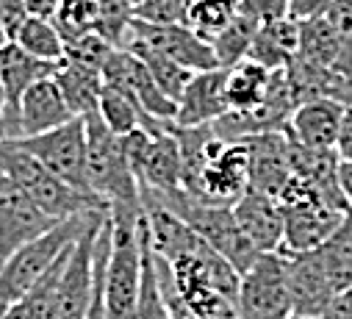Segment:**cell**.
I'll return each instance as SVG.
<instances>
[{"instance_id":"1","label":"cell","mask_w":352,"mask_h":319,"mask_svg":"<svg viewBox=\"0 0 352 319\" xmlns=\"http://www.w3.org/2000/svg\"><path fill=\"white\" fill-rule=\"evenodd\" d=\"M86 125V173L92 192L109 203V211L142 214V189L122 136H117L100 114L83 117Z\"/></svg>"},{"instance_id":"2","label":"cell","mask_w":352,"mask_h":319,"mask_svg":"<svg viewBox=\"0 0 352 319\" xmlns=\"http://www.w3.org/2000/svg\"><path fill=\"white\" fill-rule=\"evenodd\" d=\"M0 175H6L12 184H17L47 217L53 219H69L86 211H109V203L95 197V195H83L56 178L39 158H34L17 139H0Z\"/></svg>"},{"instance_id":"3","label":"cell","mask_w":352,"mask_h":319,"mask_svg":"<svg viewBox=\"0 0 352 319\" xmlns=\"http://www.w3.org/2000/svg\"><path fill=\"white\" fill-rule=\"evenodd\" d=\"M111 214V253L106 270L109 319H133L142 292V214Z\"/></svg>"},{"instance_id":"4","label":"cell","mask_w":352,"mask_h":319,"mask_svg":"<svg viewBox=\"0 0 352 319\" xmlns=\"http://www.w3.org/2000/svg\"><path fill=\"white\" fill-rule=\"evenodd\" d=\"M98 211H103V208H98ZM86 217H89V211L61 219L42 236L31 239V242L17 248L12 256H6V261L0 264V300L9 305L23 300L36 286V280L72 248L78 233L83 230Z\"/></svg>"},{"instance_id":"5","label":"cell","mask_w":352,"mask_h":319,"mask_svg":"<svg viewBox=\"0 0 352 319\" xmlns=\"http://www.w3.org/2000/svg\"><path fill=\"white\" fill-rule=\"evenodd\" d=\"M142 189V186H139ZM150 192L155 200H161L172 214H178L192 230H197L206 242L219 253L225 256L239 275H244L255 258L261 256L255 250V245L244 236V230L239 228L236 217H233V208L228 206H208V203H200L195 197H189L184 189L181 192H172V195H158L153 189H144Z\"/></svg>"},{"instance_id":"6","label":"cell","mask_w":352,"mask_h":319,"mask_svg":"<svg viewBox=\"0 0 352 319\" xmlns=\"http://www.w3.org/2000/svg\"><path fill=\"white\" fill-rule=\"evenodd\" d=\"M109 211H89L78 233L75 245L67 253L58 289H56V319H83L95 292V245Z\"/></svg>"},{"instance_id":"7","label":"cell","mask_w":352,"mask_h":319,"mask_svg":"<svg viewBox=\"0 0 352 319\" xmlns=\"http://www.w3.org/2000/svg\"><path fill=\"white\" fill-rule=\"evenodd\" d=\"M250 186V147L244 139L225 142L217 136L208 162L203 164L195 184L186 189L189 197L208 203V206H228L233 208L239 197Z\"/></svg>"},{"instance_id":"8","label":"cell","mask_w":352,"mask_h":319,"mask_svg":"<svg viewBox=\"0 0 352 319\" xmlns=\"http://www.w3.org/2000/svg\"><path fill=\"white\" fill-rule=\"evenodd\" d=\"M34 158L72 189L83 195H95L89 186V173H86V125L80 117H72L69 122L39 133V136H25L17 139ZM98 197V195H95Z\"/></svg>"},{"instance_id":"9","label":"cell","mask_w":352,"mask_h":319,"mask_svg":"<svg viewBox=\"0 0 352 319\" xmlns=\"http://www.w3.org/2000/svg\"><path fill=\"white\" fill-rule=\"evenodd\" d=\"M239 319H283L292 314L280 253H261L239 280Z\"/></svg>"},{"instance_id":"10","label":"cell","mask_w":352,"mask_h":319,"mask_svg":"<svg viewBox=\"0 0 352 319\" xmlns=\"http://www.w3.org/2000/svg\"><path fill=\"white\" fill-rule=\"evenodd\" d=\"M131 45H144L172 61L189 67L192 72L219 67L214 47L184 23H144V20L133 17L125 47H131Z\"/></svg>"},{"instance_id":"11","label":"cell","mask_w":352,"mask_h":319,"mask_svg":"<svg viewBox=\"0 0 352 319\" xmlns=\"http://www.w3.org/2000/svg\"><path fill=\"white\" fill-rule=\"evenodd\" d=\"M278 253L286 270L292 314L319 319L336 297V289L327 278L319 250H278Z\"/></svg>"},{"instance_id":"12","label":"cell","mask_w":352,"mask_h":319,"mask_svg":"<svg viewBox=\"0 0 352 319\" xmlns=\"http://www.w3.org/2000/svg\"><path fill=\"white\" fill-rule=\"evenodd\" d=\"M58 219L47 217L17 184L0 175V256H12L31 239L50 230Z\"/></svg>"},{"instance_id":"13","label":"cell","mask_w":352,"mask_h":319,"mask_svg":"<svg viewBox=\"0 0 352 319\" xmlns=\"http://www.w3.org/2000/svg\"><path fill=\"white\" fill-rule=\"evenodd\" d=\"M56 67V61H42L12 39L0 47V84H3L6 95V139H20V100L36 81L50 78Z\"/></svg>"},{"instance_id":"14","label":"cell","mask_w":352,"mask_h":319,"mask_svg":"<svg viewBox=\"0 0 352 319\" xmlns=\"http://www.w3.org/2000/svg\"><path fill=\"white\" fill-rule=\"evenodd\" d=\"M103 81L125 89L128 95H133V100L155 120H175V114H178V103L169 100L155 87L144 61L128 47H120V50L111 53V58L103 67Z\"/></svg>"},{"instance_id":"15","label":"cell","mask_w":352,"mask_h":319,"mask_svg":"<svg viewBox=\"0 0 352 319\" xmlns=\"http://www.w3.org/2000/svg\"><path fill=\"white\" fill-rule=\"evenodd\" d=\"M280 208H283L280 250H316L346 217V214L330 211L308 197H286V200H280Z\"/></svg>"},{"instance_id":"16","label":"cell","mask_w":352,"mask_h":319,"mask_svg":"<svg viewBox=\"0 0 352 319\" xmlns=\"http://www.w3.org/2000/svg\"><path fill=\"white\" fill-rule=\"evenodd\" d=\"M155 275H158V286H161V297L169 311V319H239L236 302L214 292L211 286L175 283L158 264H155Z\"/></svg>"},{"instance_id":"17","label":"cell","mask_w":352,"mask_h":319,"mask_svg":"<svg viewBox=\"0 0 352 319\" xmlns=\"http://www.w3.org/2000/svg\"><path fill=\"white\" fill-rule=\"evenodd\" d=\"M250 147V189L280 197L292 181V155L286 131H270L244 139Z\"/></svg>"},{"instance_id":"18","label":"cell","mask_w":352,"mask_h":319,"mask_svg":"<svg viewBox=\"0 0 352 319\" xmlns=\"http://www.w3.org/2000/svg\"><path fill=\"white\" fill-rule=\"evenodd\" d=\"M225 78H228L225 67L195 72L189 87L184 89L178 100L175 125L197 128V125H214L219 117H225L230 111L228 98H225Z\"/></svg>"},{"instance_id":"19","label":"cell","mask_w":352,"mask_h":319,"mask_svg":"<svg viewBox=\"0 0 352 319\" xmlns=\"http://www.w3.org/2000/svg\"><path fill=\"white\" fill-rule=\"evenodd\" d=\"M233 217L258 253H278L283 245V208L280 200L247 186L233 206Z\"/></svg>"},{"instance_id":"20","label":"cell","mask_w":352,"mask_h":319,"mask_svg":"<svg viewBox=\"0 0 352 319\" xmlns=\"http://www.w3.org/2000/svg\"><path fill=\"white\" fill-rule=\"evenodd\" d=\"M344 103L322 98V100H308L302 106L294 109L286 133L289 139H294L302 147L311 150H336V139H338V128H341V117H344Z\"/></svg>"},{"instance_id":"21","label":"cell","mask_w":352,"mask_h":319,"mask_svg":"<svg viewBox=\"0 0 352 319\" xmlns=\"http://www.w3.org/2000/svg\"><path fill=\"white\" fill-rule=\"evenodd\" d=\"M75 114L69 111L56 78H42L36 81L20 100V139L47 133L64 122H69Z\"/></svg>"},{"instance_id":"22","label":"cell","mask_w":352,"mask_h":319,"mask_svg":"<svg viewBox=\"0 0 352 319\" xmlns=\"http://www.w3.org/2000/svg\"><path fill=\"white\" fill-rule=\"evenodd\" d=\"M56 84L69 106V111L75 117H89V114H98L100 109V95H103V69L98 67H89V64H80V61H69V58H61L56 72Z\"/></svg>"},{"instance_id":"23","label":"cell","mask_w":352,"mask_h":319,"mask_svg":"<svg viewBox=\"0 0 352 319\" xmlns=\"http://www.w3.org/2000/svg\"><path fill=\"white\" fill-rule=\"evenodd\" d=\"M297 53H300V23L292 17H283L278 23L258 28L247 58L258 61L267 69H283Z\"/></svg>"},{"instance_id":"24","label":"cell","mask_w":352,"mask_h":319,"mask_svg":"<svg viewBox=\"0 0 352 319\" xmlns=\"http://www.w3.org/2000/svg\"><path fill=\"white\" fill-rule=\"evenodd\" d=\"M270 78L272 69L261 67L252 58H244L233 67H228V78H225V98L230 111H252L263 103L270 92Z\"/></svg>"},{"instance_id":"25","label":"cell","mask_w":352,"mask_h":319,"mask_svg":"<svg viewBox=\"0 0 352 319\" xmlns=\"http://www.w3.org/2000/svg\"><path fill=\"white\" fill-rule=\"evenodd\" d=\"M319 258L327 270V278L338 292L352 286V214L344 217V222L316 248Z\"/></svg>"},{"instance_id":"26","label":"cell","mask_w":352,"mask_h":319,"mask_svg":"<svg viewBox=\"0 0 352 319\" xmlns=\"http://www.w3.org/2000/svg\"><path fill=\"white\" fill-rule=\"evenodd\" d=\"M67 253L36 280V286L23 300H17V302L9 305L6 319H56V289H58V278H61Z\"/></svg>"},{"instance_id":"27","label":"cell","mask_w":352,"mask_h":319,"mask_svg":"<svg viewBox=\"0 0 352 319\" xmlns=\"http://www.w3.org/2000/svg\"><path fill=\"white\" fill-rule=\"evenodd\" d=\"M239 0H192L184 25H189L208 45L236 20Z\"/></svg>"},{"instance_id":"28","label":"cell","mask_w":352,"mask_h":319,"mask_svg":"<svg viewBox=\"0 0 352 319\" xmlns=\"http://www.w3.org/2000/svg\"><path fill=\"white\" fill-rule=\"evenodd\" d=\"M128 50H133V53L144 61V67L150 69L155 87H158L169 100L178 103L181 95H184V89L189 87V81H192L195 72H192L189 67L178 64V61H172V58H166V56H161V53L144 47V45H131Z\"/></svg>"},{"instance_id":"29","label":"cell","mask_w":352,"mask_h":319,"mask_svg":"<svg viewBox=\"0 0 352 319\" xmlns=\"http://www.w3.org/2000/svg\"><path fill=\"white\" fill-rule=\"evenodd\" d=\"M23 50H28L31 56L42 58V61H61L64 58V39L58 34V28L53 25V20H42V17H28L20 31L14 34V39Z\"/></svg>"},{"instance_id":"30","label":"cell","mask_w":352,"mask_h":319,"mask_svg":"<svg viewBox=\"0 0 352 319\" xmlns=\"http://www.w3.org/2000/svg\"><path fill=\"white\" fill-rule=\"evenodd\" d=\"M133 319H169V311L161 297L158 275H155V261H153V248H150L144 219H142V292H139V305Z\"/></svg>"},{"instance_id":"31","label":"cell","mask_w":352,"mask_h":319,"mask_svg":"<svg viewBox=\"0 0 352 319\" xmlns=\"http://www.w3.org/2000/svg\"><path fill=\"white\" fill-rule=\"evenodd\" d=\"M258 23L252 20V17H247V14H236V20L211 42V47H214V53H217V61H219V67H233V64H239V61H244L247 56H250V47H252V39H255V34H258Z\"/></svg>"},{"instance_id":"32","label":"cell","mask_w":352,"mask_h":319,"mask_svg":"<svg viewBox=\"0 0 352 319\" xmlns=\"http://www.w3.org/2000/svg\"><path fill=\"white\" fill-rule=\"evenodd\" d=\"M103 0H61V6L53 17V25L58 28L61 39H78L83 34H98Z\"/></svg>"},{"instance_id":"33","label":"cell","mask_w":352,"mask_h":319,"mask_svg":"<svg viewBox=\"0 0 352 319\" xmlns=\"http://www.w3.org/2000/svg\"><path fill=\"white\" fill-rule=\"evenodd\" d=\"M136 12L128 0H103V9H100V20H98V34L114 45L117 50L125 47L128 42V31L133 23Z\"/></svg>"},{"instance_id":"34","label":"cell","mask_w":352,"mask_h":319,"mask_svg":"<svg viewBox=\"0 0 352 319\" xmlns=\"http://www.w3.org/2000/svg\"><path fill=\"white\" fill-rule=\"evenodd\" d=\"M114 50H117V47L109 45L100 34H83V36H78V39L64 42V58L89 64V67H98V69L106 67V61L111 58Z\"/></svg>"},{"instance_id":"35","label":"cell","mask_w":352,"mask_h":319,"mask_svg":"<svg viewBox=\"0 0 352 319\" xmlns=\"http://www.w3.org/2000/svg\"><path fill=\"white\" fill-rule=\"evenodd\" d=\"M192 0H142L133 9L144 23H184Z\"/></svg>"},{"instance_id":"36","label":"cell","mask_w":352,"mask_h":319,"mask_svg":"<svg viewBox=\"0 0 352 319\" xmlns=\"http://www.w3.org/2000/svg\"><path fill=\"white\" fill-rule=\"evenodd\" d=\"M239 12L252 17L258 25H270L289 17V0H239Z\"/></svg>"},{"instance_id":"37","label":"cell","mask_w":352,"mask_h":319,"mask_svg":"<svg viewBox=\"0 0 352 319\" xmlns=\"http://www.w3.org/2000/svg\"><path fill=\"white\" fill-rule=\"evenodd\" d=\"M330 6H333V0H289V17L297 23L319 20L327 14Z\"/></svg>"},{"instance_id":"38","label":"cell","mask_w":352,"mask_h":319,"mask_svg":"<svg viewBox=\"0 0 352 319\" xmlns=\"http://www.w3.org/2000/svg\"><path fill=\"white\" fill-rule=\"evenodd\" d=\"M0 6H3V23H6V34H9V39H14V34L20 31V25L28 20L25 0H0Z\"/></svg>"},{"instance_id":"39","label":"cell","mask_w":352,"mask_h":319,"mask_svg":"<svg viewBox=\"0 0 352 319\" xmlns=\"http://www.w3.org/2000/svg\"><path fill=\"white\" fill-rule=\"evenodd\" d=\"M336 153H338L341 162H352V106L344 109L338 139H336Z\"/></svg>"},{"instance_id":"40","label":"cell","mask_w":352,"mask_h":319,"mask_svg":"<svg viewBox=\"0 0 352 319\" xmlns=\"http://www.w3.org/2000/svg\"><path fill=\"white\" fill-rule=\"evenodd\" d=\"M319 319H352V286L338 292Z\"/></svg>"},{"instance_id":"41","label":"cell","mask_w":352,"mask_h":319,"mask_svg":"<svg viewBox=\"0 0 352 319\" xmlns=\"http://www.w3.org/2000/svg\"><path fill=\"white\" fill-rule=\"evenodd\" d=\"M58 6H61V0H25L28 17H42V20H53Z\"/></svg>"},{"instance_id":"42","label":"cell","mask_w":352,"mask_h":319,"mask_svg":"<svg viewBox=\"0 0 352 319\" xmlns=\"http://www.w3.org/2000/svg\"><path fill=\"white\" fill-rule=\"evenodd\" d=\"M338 186H341L346 203L352 206V162H338Z\"/></svg>"},{"instance_id":"43","label":"cell","mask_w":352,"mask_h":319,"mask_svg":"<svg viewBox=\"0 0 352 319\" xmlns=\"http://www.w3.org/2000/svg\"><path fill=\"white\" fill-rule=\"evenodd\" d=\"M0 139H6V95H3V84H0Z\"/></svg>"},{"instance_id":"44","label":"cell","mask_w":352,"mask_h":319,"mask_svg":"<svg viewBox=\"0 0 352 319\" xmlns=\"http://www.w3.org/2000/svg\"><path fill=\"white\" fill-rule=\"evenodd\" d=\"M9 42V34H6V23H3V6H0V47Z\"/></svg>"},{"instance_id":"45","label":"cell","mask_w":352,"mask_h":319,"mask_svg":"<svg viewBox=\"0 0 352 319\" xmlns=\"http://www.w3.org/2000/svg\"><path fill=\"white\" fill-rule=\"evenodd\" d=\"M6 311H9V302L0 300V319H6Z\"/></svg>"},{"instance_id":"46","label":"cell","mask_w":352,"mask_h":319,"mask_svg":"<svg viewBox=\"0 0 352 319\" xmlns=\"http://www.w3.org/2000/svg\"><path fill=\"white\" fill-rule=\"evenodd\" d=\"M283 319H311V316H300V314H289V316H283Z\"/></svg>"},{"instance_id":"47","label":"cell","mask_w":352,"mask_h":319,"mask_svg":"<svg viewBox=\"0 0 352 319\" xmlns=\"http://www.w3.org/2000/svg\"><path fill=\"white\" fill-rule=\"evenodd\" d=\"M128 3H131V6H133V9H136V6H139V3H142V0H128Z\"/></svg>"}]
</instances>
